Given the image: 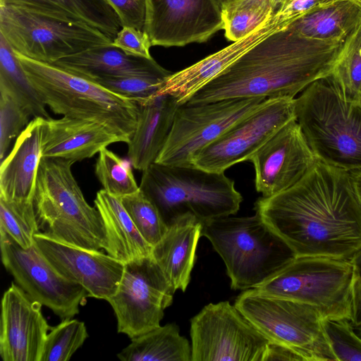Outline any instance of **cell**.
I'll use <instances>...</instances> for the list:
<instances>
[{
  "mask_svg": "<svg viewBox=\"0 0 361 361\" xmlns=\"http://www.w3.org/2000/svg\"><path fill=\"white\" fill-rule=\"evenodd\" d=\"M322 327L336 361H361V337L346 319H323Z\"/></svg>",
  "mask_w": 361,
  "mask_h": 361,
  "instance_id": "8d00e7d4",
  "label": "cell"
},
{
  "mask_svg": "<svg viewBox=\"0 0 361 361\" xmlns=\"http://www.w3.org/2000/svg\"><path fill=\"white\" fill-rule=\"evenodd\" d=\"M118 16L122 26L144 31L145 0H106Z\"/></svg>",
  "mask_w": 361,
  "mask_h": 361,
  "instance_id": "60d3db41",
  "label": "cell"
},
{
  "mask_svg": "<svg viewBox=\"0 0 361 361\" xmlns=\"http://www.w3.org/2000/svg\"><path fill=\"white\" fill-rule=\"evenodd\" d=\"M141 191L154 204L169 227L191 214L200 221L233 215L243 197L224 173L192 166L154 162L142 171Z\"/></svg>",
  "mask_w": 361,
  "mask_h": 361,
  "instance_id": "8992f818",
  "label": "cell"
},
{
  "mask_svg": "<svg viewBox=\"0 0 361 361\" xmlns=\"http://www.w3.org/2000/svg\"><path fill=\"white\" fill-rule=\"evenodd\" d=\"M339 1H343V0H319V6H326V5H329V4ZM353 1H356L359 3H360L361 0H353Z\"/></svg>",
  "mask_w": 361,
  "mask_h": 361,
  "instance_id": "f6af8a7d",
  "label": "cell"
},
{
  "mask_svg": "<svg viewBox=\"0 0 361 361\" xmlns=\"http://www.w3.org/2000/svg\"><path fill=\"white\" fill-rule=\"evenodd\" d=\"M360 4H361V1H360Z\"/></svg>",
  "mask_w": 361,
  "mask_h": 361,
  "instance_id": "681fc988",
  "label": "cell"
},
{
  "mask_svg": "<svg viewBox=\"0 0 361 361\" xmlns=\"http://www.w3.org/2000/svg\"><path fill=\"white\" fill-rule=\"evenodd\" d=\"M0 92L10 95L31 116H50L13 49L0 34Z\"/></svg>",
  "mask_w": 361,
  "mask_h": 361,
  "instance_id": "f546056e",
  "label": "cell"
},
{
  "mask_svg": "<svg viewBox=\"0 0 361 361\" xmlns=\"http://www.w3.org/2000/svg\"><path fill=\"white\" fill-rule=\"evenodd\" d=\"M353 185L361 204V170L350 172Z\"/></svg>",
  "mask_w": 361,
  "mask_h": 361,
  "instance_id": "ee69618b",
  "label": "cell"
},
{
  "mask_svg": "<svg viewBox=\"0 0 361 361\" xmlns=\"http://www.w3.org/2000/svg\"><path fill=\"white\" fill-rule=\"evenodd\" d=\"M192 361H264L269 341L228 301L190 320Z\"/></svg>",
  "mask_w": 361,
  "mask_h": 361,
  "instance_id": "7c38bea8",
  "label": "cell"
},
{
  "mask_svg": "<svg viewBox=\"0 0 361 361\" xmlns=\"http://www.w3.org/2000/svg\"><path fill=\"white\" fill-rule=\"evenodd\" d=\"M31 116L10 95L0 92V160H4L11 141L29 123Z\"/></svg>",
  "mask_w": 361,
  "mask_h": 361,
  "instance_id": "f35d334b",
  "label": "cell"
},
{
  "mask_svg": "<svg viewBox=\"0 0 361 361\" xmlns=\"http://www.w3.org/2000/svg\"><path fill=\"white\" fill-rule=\"evenodd\" d=\"M262 97L232 98L180 105L166 142L155 162L192 166L195 157L238 121L259 108Z\"/></svg>",
  "mask_w": 361,
  "mask_h": 361,
  "instance_id": "8fae6325",
  "label": "cell"
},
{
  "mask_svg": "<svg viewBox=\"0 0 361 361\" xmlns=\"http://www.w3.org/2000/svg\"><path fill=\"white\" fill-rule=\"evenodd\" d=\"M290 25L279 13L244 38L204 58L192 66L171 73L161 83L156 94H167L175 97L179 105L217 77L245 52L271 34Z\"/></svg>",
  "mask_w": 361,
  "mask_h": 361,
  "instance_id": "ffe728a7",
  "label": "cell"
},
{
  "mask_svg": "<svg viewBox=\"0 0 361 361\" xmlns=\"http://www.w3.org/2000/svg\"><path fill=\"white\" fill-rule=\"evenodd\" d=\"M361 22V4L353 0L317 6L288 26L300 35L320 41H345Z\"/></svg>",
  "mask_w": 361,
  "mask_h": 361,
  "instance_id": "4316f807",
  "label": "cell"
},
{
  "mask_svg": "<svg viewBox=\"0 0 361 361\" xmlns=\"http://www.w3.org/2000/svg\"><path fill=\"white\" fill-rule=\"evenodd\" d=\"M0 34L15 52L47 63L113 42L83 22L6 4H0Z\"/></svg>",
  "mask_w": 361,
  "mask_h": 361,
  "instance_id": "ba28073f",
  "label": "cell"
},
{
  "mask_svg": "<svg viewBox=\"0 0 361 361\" xmlns=\"http://www.w3.org/2000/svg\"><path fill=\"white\" fill-rule=\"evenodd\" d=\"M1 261L17 284L32 299L51 309L61 320L79 313L90 297L81 285L61 275L42 254L35 243L29 248L20 246L9 235L0 231Z\"/></svg>",
  "mask_w": 361,
  "mask_h": 361,
  "instance_id": "5bb4252c",
  "label": "cell"
},
{
  "mask_svg": "<svg viewBox=\"0 0 361 361\" xmlns=\"http://www.w3.org/2000/svg\"><path fill=\"white\" fill-rule=\"evenodd\" d=\"M94 202L104 225L107 254L124 264L151 255L152 246L138 231L121 197L102 189Z\"/></svg>",
  "mask_w": 361,
  "mask_h": 361,
  "instance_id": "484cf974",
  "label": "cell"
},
{
  "mask_svg": "<svg viewBox=\"0 0 361 361\" xmlns=\"http://www.w3.org/2000/svg\"><path fill=\"white\" fill-rule=\"evenodd\" d=\"M90 80L134 75L166 74L153 58L126 54L111 44L90 48L51 63Z\"/></svg>",
  "mask_w": 361,
  "mask_h": 361,
  "instance_id": "d4e9b609",
  "label": "cell"
},
{
  "mask_svg": "<svg viewBox=\"0 0 361 361\" xmlns=\"http://www.w3.org/2000/svg\"><path fill=\"white\" fill-rule=\"evenodd\" d=\"M171 73L103 78L92 81L121 96L143 99L155 95L161 83Z\"/></svg>",
  "mask_w": 361,
  "mask_h": 361,
  "instance_id": "74e56055",
  "label": "cell"
},
{
  "mask_svg": "<svg viewBox=\"0 0 361 361\" xmlns=\"http://www.w3.org/2000/svg\"><path fill=\"white\" fill-rule=\"evenodd\" d=\"M303 361L302 358L291 349L269 342L264 361Z\"/></svg>",
  "mask_w": 361,
  "mask_h": 361,
  "instance_id": "7bdbcfd3",
  "label": "cell"
},
{
  "mask_svg": "<svg viewBox=\"0 0 361 361\" xmlns=\"http://www.w3.org/2000/svg\"><path fill=\"white\" fill-rule=\"evenodd\" d=\"M295 118V98L267 99L252 113L238 121L194 158L193 165L224 173L251 157L277 131Z\"/></svg>",
  "mask_w": 361,
  "mask_h": 361,
  "instance_id": "9a60e30c",
  "label": "cell"
},
{
  "mask_svg": "<svg viewBox=\"0 0 361 361\" xmlns=\"http://www.w3.org/2000/svg\"><path fill=\"white\" fill-rule=\"evenodd\" d=\"M207 238L223 259L231 287L255 288L297 257L289 245L255 213L226 216L202 223Z\"/></svg>",
  "mask_w": 361,
  "mask_h": 361,
  "instance_id": "52a82bcc",
  "label": "cell"
},
{
  "mask_svg": "<svg viewBox=\"0 0 361 361\" xmlns=\"http://www.w3.org/2000/svg\"><path fill=\"white\" fill-rule=\"evenodd\" d=\"M295 116L317 160L349 172L361 170V103L346 100L331 73L295 98Z\"/></svg>",
  "mask_w": 361,
  "mask_h": 361,
  "instance_id": "277c9868",
  "label": "cell"
},
{
  "mask_svg": "<svg viewBox=\"0 0 361 361\" xmlns=\"http://www.w3.org/2000/svg\"><path fill=\"white\" fill-rule=\"evenodd\" d=\"M174 293L152 255L126 263L116 293L106 300L116 315L118 332L131 339L160 326Z\"/></svg>",
  "mask_w": 361,
  "mask_h": 361,
  "instance_id": "4fadbf2b",
  "label": "cell"
},
{
  "mask_svg": "<svg viewBox=\"0 0 361 361\" xmlns=\"http://www.w3.org/2000/svg\"><path fill=\"white\" fill-rule=\"evenodd\" d=\"M202 229V221L191 214H185L171 224L152 247L151 255L175 292H184L190 281Z\"/></svg>",
  "mask_w": 361,
  "mask_h": 361,
  "instance_id": "cb8c5ba5",
  "label": "cell"
},
{
  "mask_svg": "<svg viewBox=\"0 0 361 361\" xmlns=\"http://www.w3.org/2000/svg\"><path fill=\"white\" fill-rule=\"evenodd\" d=\"M35 243L51 265L68 280L85 288L90 297L106 300L116 291L125 264L99 250L53 239L40 232Z\"/></svg>",
  "mask_w": 361,
  "mask_h": 361,
  "instance_id": "ac0fdd59",
  "label": "cell"
},
{
  "mask_svg": "<svg viewBox=\"0 0 361 361\" xmlns=\"http://www.w3.org/2000/svg\"><path fill=\"white\" fill-rule=\"evenodd\" d=\"M44 121L43 117L32 118L1 162V198L8 201H33L42 157Z\"/></svg>",
  "mask_w": 361,
  "mask_h": 361,
  "instance_id": "7402d4cb",
  "label": "cell"
},
{
  "mask_svg": "<svg viewBox=\"0 0 361 361\" xmlns=\"http://www.w3.org/2000/svg\"><path fill=\"white\" fill-rule=\"evenodd\" d=\"M235 306L269 342L291 349L303 361H336L314 307L255 288L240 294Z\"/></svg>",
  "mask_w": 361,
  "mask_h": 361,
  "instance_id": "9c48e42d",
  "label": "cell"
},
{
  "mask_svg": "<svg viewBox=\"0 0 361 361\" xmlns=\"http://www.w3.org/2000/svg\"><path fill=\"white\" fill-rule=\"evenodd\" d=\"M95 174L103 189L118 197L133 194L140 189L131 169L107 148L99 153Z\"/></svg>",
  "mask_w": 361,
  "mask_h": 361,
  "instance_id": "e575fe53",
  "label": "cell"
},
{
  "mask_svg": "<svg viewBox=\"0 0 361 361\" xmlns=\"http://www.w3.org/2000/svg\"><path fill=\"white\" fill-rule=\"evenodd\" d=\"M317 160L294 118L250 159L255 169V189L262 197L279 194L301 180Z\"/></svg>",
  "mask_w": 361,
  "mask_h": 361,
  "instance_id": "e0dca14e",
  "label": "cell"
},
{
  "mask_svg": "<svg viewBox=\"0 0 361 361\" xmlns=\"http://www.w3.org/2000/svg\"><path fill=\"white\" fill-rule=\"evenodd\" d=\"M343 43L306 38L288 27L278 30L245 52L185 104L295 98L312 82L331 73Z\"/></svg>",
  "mask_w": 361,
  "mask_h": 361,
  "instance_id": "7a4b0ae2",
  "label": "cell"
},
{
  "mask_svg": "<svg viewBox=\"0 0 361 361\" xmlns=\"http://www.w3.org/2000/svg\"><path fill=\"white\" fill-rule=\"evenodd\" d=\"M350 259L353 269L350 321L357 331L361 329V248Z\"/></svg>",
  "mask_w": 361,
  "mask_h": 361,
  "instance_id": "b9f144b4",
  "label": "cell"
},
{
  "mask_svg": "<svg viewBox=\"0 0 361 361\" xmlns=\"http://www.w3.org/2000/svg\"><path fill=\"white\" fill-rule=\"evenodd\" d=\"M139 106L135 132L128 143V157L133 166L144 171L156 161L171 132L177 99L167 94L136 99Z\"/></svg>",
  "mask_w": 361,
  "mask_h": 361,
  "instance_id": "603a6c76",
  "label": "cell"
},
{
  "mask_svg": "<svg viewBox=\"0 0 361 361\" xmlns=\"http://www.w3.org/2000/svg\"><path fill=\"white\" fill-rule=\"evenodd\" d=\"M117 357L123 361H192L191 344L170 323L131 338Z\"/></svg>",
  "mask_w": 361,
  "mask_h": 361,
  "instance_id": "f1b7e54d",
  "label": "cell"
},
{
  "mask_svg": "<svg viewBox=\"0 0 361 361\" xmlns=\"http://www.w3.org/2000/svg\"><path fill=\"white\" fill-rule=\"evenodd\" d=\"M144 32L152 46L202 43L223 29L220 0H145Z\"/></svg>",
  "mask_w": 361,
  "mask_h": 361,
  "instance_id": "2e32d148",
  "label": "cell"
},
{
  "mask_svg": "<svg viewBox=\"0 0 361 361\" xmlns=\"http://www.w3.org/2000/svg\"><path fill=\"white\" fill-rule=\"evenodd\" d=\"M42 306L15 283L4 292L0 320V355L4 361H40L51 329Z\"/></svg>",
  "mask_w": 361,
  "mask_h": 361,
  "instance_id": "d6986e66",
  "label": "cell"
},
{
  "mask_svg": "<svg viewBox=\"0 0 361 361\" xmlns=\"http://www.w3.org/2000/svg\"><path fill=\"white\" fill-rule=\"evenodd\" d=\"M14 53L41 100L53 113L101 123L124 142H130L137 121L136 99L54 64Z\"/></svg>",
  "mask_w": 361,
  "mask_h": 361,
  "instance_id": "3957f363",
  "label": "cell"
},
{
  "mask_svg": "<svg viewBox=\"0 0 361 361\" xmlns=\"http://www.w3.org/2000/svg\"><path fill=\"white\" fill-rule=\"evenodd\" d=\"M353 273L350 259L296 257L255 289L311 305L323 319L350 320Z\"/></svg>",
  "mask_w": 361,
  "mask_h": 361,
  "instance_id": "30bf717a",
  "label": "cell"
},
{
  "mask_svg": "<svg viewBox=\"0 0 361 361\" xmlns=\"http://www.w3.org/2000/svg\"><path fill=\"white\" fill-rule=\"evenodd\" d=\"M232 1V0H220L221 4L226 3L228 1ZM276 1H278V0H276ZM276 4H277V2H276Z\"/></svg>",
  "mask_w": 361,
  "mask_h": 361,
  "instance_id": "bcb514c9",
  "label": "cell"
},
{
  "mask_svg": "<svg viewBox=\"0 0 361 361\" xmlns=\"http://www.w3.org/2000/svg\"><path fill=\"white\" fill-rule=\"evenodd\" d=\"M123 140L105 126L93 121L63 116L45 118L42 157L61 158L77 162L92 157Z\"/></svg>",
  "mask_w": 361,
  "mask_h": 361,
  "instance_id": "44dd1931",
  "label": "cell"
},
{
  "mask_svg": "<svg viewBox=\"0 0 361 361\" xmlns=\"http://www.w3.org/2000/svg\"><path fill=\"white\" fill-rule=\"evenodd\" d=\"M331 75L346 100L361 103V22L345 39Z\"/></svg>",
  "mask_w": 361,
  "mask_h": 361,
  "instance_id": "1f68e13d",
  "label": "cell"
},
{
  "mask_svg": "<svg viewBox=\"0 0 361 361\" xmlns=\"http://www.w3.org/2000/svg\"><path fill=\"white\" fill-rule=\"evenodd\" d=\"M73 161L42 157L33 200L40 233L90 250H104L102 216L86 201L72 172Z\"/></svg>",
  "mask_w": 361,
  "mask_h": 361,
  "instance_id": "5b68a950",
  "label": "cell"
},
{
  "mask_svg": "<svg viewBox=\"0 0 361 361\" xmlns=\"http://www.w3.org/2000/svg\"><path fill=\"white\" fill-rule=\"evenodd\" d=\"M283 1V0H278V1H277V4H276V7H277V6H278L279 4H280ZM275 9H276V8H275Z\"/></svg>",
  "mask_w": 361,
  "mask_h": 361,
  "instance_id": "7dc6e473",
  "label": "cell"
},
{
  "mask_svg": "<svg viewBox=\"0 0 361 361\" xmlns=\"http://www.w3.org/2000/svg\"><path fill=\"white\" fill-rule=\"evenodd\" d=\"M121 200L143 238L152 247L155 245L165 234L168 226L154 204L140 189Z\"/></svg>",
  "mask_w": 361,
  "mask_h": 361,
  "instance_id": "d590c367",
  "label": "cell"
},
{
  "mask_svg": "<svg viewBox=\"0 0 361 361\" xmlns=\"http://www.w3.org/2000/svg\"><path fill=\"white\" fill-rule=\"evenodd\" d=\"M112 44L127 54L152 58L149 52L152 44L148 35L143 30L123 26L114 39Z\"/></svg>",
  "mask_w": 361,
  "mask_h": 361,
  "instance_id": "ab89813d",
  "label": "cell"
},
{
  "mask_svg": "<svg viewBox=\"0 0 361 361\" xmlns=\"http://www.w3.org/2000/svg\"><path fill=\"white\" fill-rule=\"evenodd\" d=\"M357 334L360 335V336L361 337V329H360L357 330Z\"/></svg>",
  "mask_w": 361,
  "mask_h": 361,
  "instance_id": "c3c4849f",
  "label": "cell"
},
{
  "mask_svg": "<svg viewBox=\"0 0 361 361\" xmlns=\"http://www.w3.org/2000/svg\"><path fill=\"white\" fill-rule=\"evenodd\" d=\"M276 0H232L221 4L223 29L231 42L244 38L267 22Z\"/></svg>",
  "mask_w": 361,
  "mask_h": 361,
  "instance_id": "4dcf8cb0",
  "label": "cell"
},
{
  "mask_svg": "<svg viewBox=\"0 0 361 361\" xmlns=\"http://www.w3.org/2000/svg\"><path fill=\"white\" fill-rule=\"evenodd\" d=\"M88 334L83 322L67 319L48 332L40 361H68L80 348Z\"/></svg>",
  "mask_w": 361,
  "mask_h": 361,
  "instance_id": "836d02e7",
  "label": "cell"
},
{
  "mask_svg": "<svg viewBox=\"0 0 361 361\" xmlns=\"http://www.w3.org/2000/svg\"><path fill=\"white\" fill-rule=\"evenodd\" d=\"M0 4L20 6L83 22L112 40L123 27L106 0H0Z\"/></svg>",
  "mask_w": 361,
  "mask_h": 361,
  "instance_id": "83f0119b",
  "label": "cell"
},
{
  "mask_svg": "<svg viewBox=\"0 0 361 361\" xmlns=\"http://www.w3.org/2000/svg\"><path fill=\"white\" fill-rule=\"evenodd\" d=\"M0 231L27 249L39 232L33 201H8L0 197Z\"/></svg>",
  "mask_w": 361,
  "mask_h": 361,
  "instance_id": "d6a6232c",
  "label": "cell"
},
{
  "mask_svg": "<svg viewBox=\"0 0 361 361\" xmlns=\"http://www.w3.org/2000/svg\"><path fill=\"white\" fill-rule=\"evenodd\" d=\"M254 209L297 257L350 259L361 248V204L350 172L317 160L296 184Z\"/></svg>",
  "mask_w": 361,
  "mask_h": 361,
  "instance_id": "6da1fadb",
  "label": "cell"
}]
</instances>
